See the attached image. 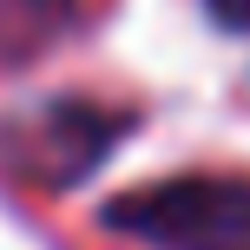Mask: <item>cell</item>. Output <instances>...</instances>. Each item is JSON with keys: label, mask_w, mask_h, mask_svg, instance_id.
<instances>
[{"label": "cell", "mask_w": 250, "mask_h": 250, "mask_svg": "<svg viewBox=\"0 0 250 250\" xmlns=\"http://www.w3.org/2000/svg\"><path fill=\"white\" fill-rule=\"evenodd\" d=\"M105 224L158 250H250V178L224 171L158 178V185L112 198Z\"/></svg>", "instance_id": "1"}, {"label": "cell", "mask_w": 250, "mask_h": 250, "mask_svg": "<svg viewBox=\"0 0 250 250\" xmlns=\"http://www.w3.org/2000/svg\"><path fill=\"white\" fill-rule=\"evenodd\" d=\"M20 132H26V165L40 178H73L99 151H112L125 119L119 112H92V105H46V112H26Z\"/></svg>", "instance_id": "2"}, {"label": "cell", "mask_w": 250, "mask_h": 250, "mask_svg": "<svg viewBox=\"0 0 250 250\" xmlns=\"http://www.w3.org/2000/svg\"><path fill=\"white\" fill-rule=\"evenodd\" d=\"M204 13H211L217 26H230V33L250 26V0H204Z\"/></svg>", "instance_id": "3"}, {"label": "cell", "mask_w": 250, "mask_h": 250, "mask_svg": "<svg viewBox=\"0 0 250 250\" xmlns=\"http://www.w3.org/2000/svg\"><path fill=\"white\" fill-rule=\"evenodd\" d=\"M33 7H53V0H33Z\"/></svg>", "instance_id": "4"}]
</instances>
